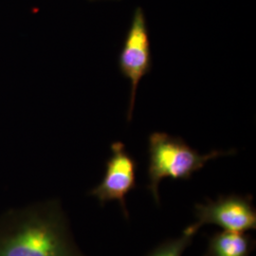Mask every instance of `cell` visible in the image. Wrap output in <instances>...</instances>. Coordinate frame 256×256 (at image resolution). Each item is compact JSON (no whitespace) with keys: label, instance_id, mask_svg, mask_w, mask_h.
I'll return each mask as SVG.
<instances>
[{"label":"cell","instance_id":"cell-7","mask_svg":"<svg viewBox=\"0 0 256 256\" xmlns=\"http://www.w3.org/2000/svg\"><path fill=\"white\" fill-rule=\"evenodd\" d=\"M198 228L194 224L183 232L180 238L169 239L160 244L147 256H182L184 250L192 243V238Z\"/></svg>","mask_w":256,"mask_h":256},{"label":"cell","instance_id":"cell-1","mask_svg":"<svg viewBox=\"0 0 256 256\" xmlns=\"http://www.w3.org/2000/svg\"><path fill=\"white\" fill-rule=\"evenodd\" d=\"M0 256H84L59 204L12 212L0 221Z\"/></svg>","mask_w":256,"mask_h":256},{"label":"cell","instance_id":"cell-5","mask_svg":"<svg viewBox=\"0 0 256 256\" xmlns=\"http://www.w3.org/2000/svg\"><path fill=\"white\" fill-rule=\"evenodd\" d=\"M112 154L106 164L104 176L90 194L101 204L117 200L124 216L128 218L126 200L128 192L136 187V160L128 154L122 142H116L111 146Z\"/></svg>","mask_w":256,"mask_h":256},{"label":"cell","instance_id":"cell-3","mask_svg":"<svg viewBox=\"0 0 256 256\" xmlns=\"http://www.w3.org/2000/svg\"><path fill=\"white\" fill-rule=\"evenodd\" d=\"M151 48L146 18L144 10L137 7L119 56L120 70L131 84L128 111L129 122L132 120L138 84L151 70Z\"/></svg>","mask_w":256,"mask_h":256},{"label":"cell","instance_id":"cell-4","mask_svg":"<svg viewBox=\"0 0 256 256\" xmlns=\"http://www.w3.org/2000/svg\"><path fill=\"white\" fill-rule=\"evenodd\" d=\"M198 229L205 224L220 226L227 232H244L256 228V208L250 196L230 194L220 196L216 200H208L194 207Z\"/></svg>","mask_w":256,"mask_h":256},{"label":"cell","instance_id":"cell-2","mask_svg":"<svg viewBox=\"0 0 256 256\" xmlns=\"http://www.w3.org/2000/svg\"><path fill=\"white\" fill-rule=\"evenodd\" d=\"M234 150H214L202 155L189 146L182 138L173 137L164 132H154L148 140V190L156 204H160L158 185L166 178L174 180H187L200 170L206 162L220 156L234 154Z\"/></svg>","mask_w":256,"mask_h":256},{"label":"cell","instance_id":"cell-6","mask_svg":"<svg viewBox=\"0 0 256 256\" xmlns=\"http://www.w3.org/2000/svg\"><path fill=\"white\" fill-rule=\"evenodd\" d=\"M254 241L244 232H221L209 239L204 256H250Z\"/></svg>","mask_w":256,"mask_h":256}]
</instances>
